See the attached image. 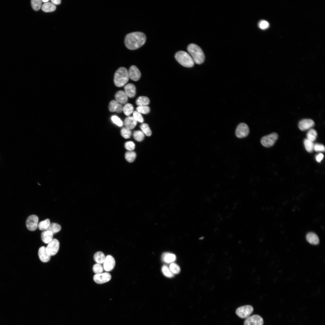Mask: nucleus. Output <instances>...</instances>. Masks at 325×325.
Returning <instances> with one entry per match:
<instances>
[{
  "mask_svg": "<svg viewBox=\"0 0 325 325\" xmlns=\"http://www.w3.org/2000/svg\"><path fill=\"white\" fill-rule=\"evenodd\" d=\"M258 26L261 29H265L269 27V24L267 21L263 20L259 22Z\"/></svg>",
  "mask_w": 325,
  "mask_h": 325,
  "instance_id": "a18cd8bd",
  "label": "nucleus"
},
{
  "mask_svg": "<svg viewBox=\"0 0 325 325\" xmlns=\"http://www.w3.org/2000/svg\"><path fill=\"white\" fill-rule=\"evenodd\" d=\"M104 268L101 264L96 263L93 267V271L96 274H100L103 273Z\"/></svg>",
  "mask_w": 325,
  "mask_h": 325,
  "instance_id": "f704fd0d",
  "label": "nucleus"
},
{
  "mask_svg": "<svg viewBox=\"0 0 325 325\" xmlns=\"http://www.w3.org/2000/svg\"><path fill=\"white\" fill-rule=\"evenodd\" d=\"M53 234L48 230L43 231L41 234V238L42 241L48 244L53 239Z\"/></svg>",
  "mask_w": 325,
  "mask_h": 325,
  "instance_id": "6ab92c4d",
  "label": "nucleus"
},
{
  "mask_svg": "<svg viewBox=\"0 0 325 325\" xmlns=\"http://www.w3.org/2000/svg\"><path fill=\"white\" fill-rule=\"evenodd\" d=\"M51 1V3L54 5H58L61 3V1L60 0H52Z\"/></svg>",
  "mask_w": 325,
  "mask_h": 325,
  "instance_id": "8fccbe9b",
  "label": "nucleus"
},
{
  "mask_svg": "<svg viewBox=\"0 0 325 325\" xmlns=\"http://www.w3.org/2000/svg\"><path fill=\"white\" fill-rule=\"evenodd\" d=\"M128 77L131 80L137 81L140 78L141 73L138 68L135 65L131 66L128 71Z\"/></svg>",
  "mask_w": 325,
  "mask_h": 325,
  "instance_id": "ddd939ff",
  "label": "nucleus"
},
{
  "mask_svg": "<svg viewBox=\"0 0 325 325\" xmlns=\"http://www.w3.org/2000/svg\"><path fill=\"white\" fill-rule=\"evenodd\" d=\"M136 156V154L135 152L132 151L127 152L125 155L126 159L129 162H133L135 160Z\"/></svg>",
  "mask_w": 325,
  "mask_h": 325,
  "instance_id": "c756f323",
  "label": "nucleus"
},
{
  "mask_svg": "<svg viewBox=\"0 0 325 325\" xmlns=\"http://www.w3.org/2000/svg\"><path fill=\"white\" fill-rule=\"evenodd\" d=\"M304 144L305 148L308 152L311 153L313 151L314 146L313 142L305 139L304 141Z\"/></svg>",
  "mask_w": 325,
  "mask_h": 325,
  "instance_id": "c85d7f7f",
  "label": "nucleus"
},
{
  "mask_svg": "<svg viewBox=\"0 0 325 325\" xmlns=\"http://www.w3.org/2000/svg\"><path fill=\"white\" fill-rule=\"evenodd\" d=\"M121 133L122 136L126 139L130 138L132 134L130 130L126 127L122 128L121 130Z\"/></svg>",
  "mask_w": 325,
  "mask_h": 325,
  "instance_id": "e433bc0d",
  "label": "nucleus"
},
{
  "mask_svg": "<svg viewBox=\"0 0 325 325\" xmlns=\"http://www.w3.org/2000/svg\"><path fill=\"white\" fill-rule=\"evenodd\" d=\"M39 218L35 215H29L27 218L26 224L27 228L29 231H33L38 227Z\"/></svg>",
  "mask_w": 325,
  "mask_h": 325,
  "instance_id": "6e6552de",
  "label": "nucleus"
},
{
  "mask_svg": "<svg viewBox=\"0 0 325 325\" xmlns=\"http://www.w3.org/2000/svg\"><path fill=\"white\" fill-rule=\"evenodd\" d=\"M49 219L47 218L40 221L38 223V228L41 231L47 230L50 224Z\"/></svg>",
  "mask_w": 325,
  "mask_h": 325,
  "instance_id": "393cba45",
  "label": "nucleus"
},
{
  "mask_svg": "<svg viewBox=\"0 0 325 325\" xmlns=\"http://www.w3.org/2000/svg\"><path fill=\"white\" fill-rule=\"evenodd\" d=\"M212 220L216 223H219L221 221L222 218L220 215L216 212L212 213L211 215Z\"/></svg>",
  "mask_w": 325,
  "mask_h": 325,
  "instance_id": "58836bf2",
  "label": "nucleus"
},
{
  "mask_svg": "<svg viewBox=\"0 0 325 325\" xmlns=\"http://www.w3.org/2000/svg\"><path fill=\"white\" fill-rule=\"evenodd\" d=\"M133 136L134 139L138 141H141L144 139V133L140 130L136 131L133 133Z\"/></svg>",
  "mask_w": 325,
  "mask_h": 325,
  "instance_id": "7c9ffc66",
  "label": "nucleus"
},
{
  "mask_svg": "<svg viewBox=\"0 0 325 325\" xmlns=\"http://www.w3.org/2000/svg\"><path fill=\"white\" fill-rule=\"evenodd\" d=\"M49 1V0H42V2H46V3L47 2Z\"/></svg>",
  "mask_w": 325,
  "mask_h": 325,
  "instance_id": "3c124183",
  "label": "nucleus"
},
{
  "mask_svg": "<svg viewBox=\"0 0 325 325\" xmlns=\"http://www.w3.org/2000/svg\"><path fill=\"white\" fill-rule=\"evenodd\" d=\"M324 157L322 153H320L317 154L316 157L317 161L320 162L322 160Z\"/></svg>",
  "mask_w": 325,
  "mask_h": 325,
  "instance_id": "09e8293b",
  "label": "nucleus"
},
{
  "mask_svg": "<svg viewBox=\"0 0 325 325\" xmlns=\"http://www.w3.org/2000/svg\"><path fill=\"white\" fill-rule=\"evenodd\" d=\"M111 119L114 123L119 127L122 126L123 124L122 121L119 117L116 116H112L111 117Z\"/></svg>",
  "mask_w": 325,
  "mask_h": 325,
  "instance_id": "79ce46f5",
  "label": "nucleus"
},
{
  "mask_svg": "<svg viewBox=\"0 0 325 325\" xmlns=\"http://www.w3.org/2000/svg\"><path fill=\"white\" fill-rule=\"evenodd\" d=\"M162 271L163 274L169 277H172L174 276L173 273L170 269L166 265H164L162 268Z\"/></svg>",
  "mask_w": 325,
  "mask_h": 325,
  "instance_id": "c9c22d12",
  "label": "nucleus"
},
{
  "mask_svg": "<svg viewBox=\"0 0 325 325\" xmlns=\"http://www.w3.org/2000/svg\"><path fill=\"white\" fill-rule=\"evenodd\" d=\"M116 100L122 104H126L128 101V96L124 91L120 90L118 91L115 95Z\"/></svg>",
  "mask_w": 325,
  "mask_h": 325,
  "instance_id": "f3484780",
  "label": "nucleus"
},
{
  "mask_svg": "<svg viewBox=\"0 0 325 325\" xmlns=\"http://www.w3.org/2000/svg\"><path fill=\"white\" fill-rule=\"evenodd\" d=\"M123 106L121 104L119 103L116 107V111L118 113H121L123 110Z\"/></svg>",
  "mask_w": 325,
  "mask_h": 325,
  "instance_id": "de8ad7c7",
  "label": "nucleus"
},
{
  "mask_svg": "<svg viewBox=\"0 0 325 325\" xmlns=\"http://www.w3.org/2000/svg\"><path fill=\"white\" fill-rule=\"evenodd\" d=\"M111 274L107 272L95 274L93 277V280L95 282L99 284L107 282L111 280Z\"/></svg>",
  "mask_w": 325,
  "mask_h": 325,
  "instance_id": "9b49d317",
  "label": "nucleus"
},
{
  "mask_svg": "<svg viewBox=\"0 0 325 325\" xmlns=\"http://www.w3.org/2000/svg\"><path fill=\"white\" fill-rule=\"evenodd\" d=\"M119 103L116 100H112L110 103L109 109L110 111L114 112L116 111V107Z\"/></svg>",
  "mask_w": 325,
  "mask_h": 325,
  "instance_id": "ea45409f",
  "label": "nucleus"
},
{
  "mask_svg": "<svg viewBox=\"0 0 325 325\" xmlns=\"http://www.w3.org/2000/svg\"><path fill=\"white\" fill-rule=\"evenodd\" d=\"M187 50L194 62L198 64L203 62L205 55L203 51L198 45L193 43L190 44L188 46Z\"/></svg>",
  "mask_w": 325,
  "mask_h": 325,
  "instance_id": "f03ea898",
  "label": "nucleus"
},
{
  "mask_svg": "<svg viewBox=\"0 0 325 325\" xmlns=\"http://www.w3.org/2000/svg\"><path fill=\"white\" fill-rule=\"evenodd\" d=\"M263 323L261 317L258 315H254L246 318L244 325H263Z\"/></svg>",
  "mask_w": 325,
  "mask_h": 325,
  "instance_id": "9d476101",
  "label": "nucleus"
},
{
  "mask_svg": "<svg viewBox=\"0 0 325 325\" xmlns=\"http://www.w3.org/2000/svg\"><path fill=\"white\" fill-rule=\"evenodd\" d=\"M59 246L60 243L58 240L56 239H53L51 241L48 243L46 247V252L51 256L54 255L58 252Z\"/></svg>",
  "mask_w": 325,
  "mask_h": 325,
  "instance_id": "0eeeda50",
  "label": "nucleus"
},
{
  "mask_svg": "<svg viewBox=\"0 0 325 325\" xmlns=\"http://www.w3.org/2000/svg\"><path fill=\"white\" fill-rule=\"evenodd\" d=\"M140 128L142 131L147 136H150L152 134L151 131L148 125L146 123H143L140 126Z\"/></svg>",
  "mask_w": 325,
  "mask_h": 325,
  "instance_id": "2f4dec72",
  "label": "nucleus"
},
{
  "mask_svg": "<svg viewBox=\"0 0 325 325\" xmlns=\"http://www.w3.org/2000/svg\"><path fill=\"white\" fill-rule=\"evenodd\" d=\"M138 112L140 113L147 114L150 111V107L148 106H138L136 108Z\"/></svg>",
  "mask_w": 325,
  "mask_h": 325,
  "instance_id": "72a5a7b5",
  "label": "nucleus"
},
{
  "mask_svg": "<svg viewBox=\"0 0 325 325\" xmlns=\"http://www.w3.org/2000/svg\"><path fill=\"white\" fill-rule=\"evenodd\" d=\"M249 132V128L248 126L245 123H240L237 127L235 134L237 137L242 138L247 136Z\"/></svg>",
  "mask_w": 325,
  "mask_h": 325,
  "instance_id": "1a4fd4ad",
  "label": "nucleus"
},
{
  "mask_svg": "<svg viewBox=\"0 0 325 325\" xmlns=\"http://www.w3.org/2000/svg\"><path fill=\"white\" fill-rule=\"evenodd\" d=\"M307 241L310 244L317 245L319 242V239L317 236L313 232H309L306 235Z\"/></svg>",
  "mask_w": 325,
  "mask_h": 325,
  "instance_id": "412c9836",
  "label": "nucleus"
},
{
  "mask_svg": "<svg viewBox=\"0 0 325 325\" xmlns=\"http://www.w3.org/2000/svg\"><path fill=\"white\" fill-rule=\"evenodd\" d=\"M125 92L128 96L132 98L135 96L136 94V88L135 85L132 83H128L124 87Z\"/></svg>",
  "mask_w": 325,
  "mask_h": 325,
  "instance_id": "a211bd4d",
  "label": "nucleus"
},
{
  "mask_svg": "<svg viewBox=\"0 0 325 325\" xmlns=\"http://www.w3.org/2000/svg\"><path fill=\"white\" fill-rule=\"evenodd\" d=\"M252 307L249 305L243 306L238 308L236 311V314L242 318H246L253 312Z\"/></svg>",
  "mask_w": 325,
  "mask_h": 325,
  "instance_id": "39448f33",
  "label": "nucleus"
},
{
  "mask_svg": "<svg viewBox=\"0 0 325 325\" xmlns=\"http://www.w3.org/2000/svg\"><path fill=\"white\" fill-rule=\"evenodd\" d=\"M175 259L176 256L175 255L168 253L165 257L164 261L167 263H170L175 261Z\"/></svg>",
  "mask_w": 325,
  "mask_h": 325,
  "instance_id": "a19ab883",
  "label": "nucleus"
},
{
  "mask_svg": "<svg viewBox=\"0 0 325 325\" xmlns=\"http://www.w3.org/2000/svg\"><path fill=\"white\" fill-rule=\"evenodd\" d=\"M150 103L149 98L144 96L139 97L136 101V104L138 106H147Z\"/></svg>",
  "mask_w": 325,
  "mask_h": 325,
  "instance_id": "b1692460",
  "label": "nucleus"
},
{
  "mask_svg": "<svg viewBox=\"0 0 325 325\" xmlns=\"http://www.w3.org/2000/svg\"><path fill=\"white\" fill-rule=\"evenodd\" d=\"M314 150L316 152H324L325 147L323 144L316 143L314 144Z\"/></svg>",
  "mask_w": 325,
  "mask_h": 325,
  "instance_id": "c03bdc74",
  "label": "nucleus"
},
{
  "mask_svg": "<svg viewBox=\"0 0 325 325\" xmlns=\"http://www.w3.org/2000/svg\"><path fill=\"white\" fill-rule=\"evenodd\" d=\"M133 117L137 121L140 122H144V119L140 113L137 111H134L133 113Z\"/></svg>",
  "mask_w": 325,
  "mask_h": 325,
  "instance_id": "37998d69",
  "label": "nucleus"
},
{
  "mask_svg": "<svg viewBox=\"0 0 325 325\" xmlns=\"http://www.w3.org/2000/svg\"><path fill=\"white\" fill-rule=\"evenodd\" d=\"M175 57L177 61L182 66L191 67L194 65V62L189 54L184 51H179L175 54Z\"/></svg>",
  "mask_w": 325,
  "mask_h": 325,
  "instance_id": "20e7f679",
  "label": "nucleus"
},
{
  "mask_svg": "<svg viewBox=\"0 0 325 325\" xmlns=\"http://www.w3.org/2000/svg\"><path fill=\"white\" fill-rule=\"evenodd\" d=\"M38 254L40 260L43 262H47L50 260L51 256L47 252L45 246H42L39 248Z\"/></svg>",
  "mask_w": 325,
  "mask_h": 325,
  "instance_id": "dca6fc26",
  "label": "nucleus"
},
{
  "mask_svg": "<svg viewBox=\"0 0 325 325\" xmlns=\"http://www.w3.org/2000/svg\"><path fill=\"white\" fill-rule=\"evenodd\" d=\"M105 258L104 254L101 251L97 252L94 255V259L97 263L103 264Z\"/></svg>",
  "mask_w": 325,
  "mask_h": 325,
  "instance_id": "4be33fe9",
  "label": "nucleus"
},
{
  "mask_svg": "<svg viewBox=\"0 0 325 325\" xmlns=\"http://www.w3.org/2000/svg\"><path fill=\"white\" fill-rule=\"evenodd\" d=\"M169 269L174 274H178L180 271V267L175 263H172L170 264Z\"/></svg>",
  "mask_w": 325,
  "mask_h": 325,
  "instance_id": "4c0bfd02",
  "label": "nucleus"
},
{
  "mask_svg": "<svg viewBox=\"0 0 325 325\" xmlns=\"http://www.w3.org/2000/svg\"><path fill=\"white\" fill-rule=\"evenodd\" d=\"M42 1L41 0H32L31 4L32 8L36 11L39 10L42 6Z\"/></svg>",
  "mask_w": 325,
  "mask_h": 325,
  "instance_id": "473e14b6",
  "label": "nucleus"
},
{
  "mask_svg": "<svg viewBox=\"0 0 325 325\" xmlns=\"http://www.w3.org/2000/svg\"><path fill=\"white\" fill-rule=\"evenodd\" d=\"M133 109L134 107L130 103H127L123 107V111L125 115L128 116L132 113Z\"/></svg>",
  "mask_w": 325,
  "mask_h": 325,
  "instance_id": "cd10ccee",
  "label": "nucleus"
},
{
  "mask_svg": "<svg viewBox=\"0 0 325 325\" xmlns=\"http://www.w3.org/2000/svg\"><path fill=\"white\" fill-rule=\"evenodd\" d=\"M145 34L141 32H135L128 33L126 36L125 43L126 47L131 50L136 49L143 45L146 41Z\"/></svg>",
  "mask_w": 325,
  "mask_h": 325,
  "instance_id": "f257e3e1",
  "label": "nucleus"
},
{
  "mask_svg": "<svg viewBox=\"0 0 325 325\" xmlns=\"http://www.w3.org/2000/svg\"><path fill=\"white\" fill-rule=\"evenodd\" d=\"M135 144L132 141H129L126 142L125 144V148L129 151H132L135 148Z\"/></svg>",
  "mask_w": 325,
  "mask_h": 325,
  "instance_id": "49530a36",
  "label": "nucleus"
},
{
  "mask_svg": "<svg viewBox=\"0 0 325 325\" xmlns=\"http://www.w3.org/2000/svg\"><path fill=\"white\" fill-rule=\"evenodd\" d=\"M218 272L221 276L223 278L228 279L231 276V268L229 266L221 265L219 267Z\"/></svg>",
  "mask_w": 325,
  "mask_h": 325,
  "instance_id": "2eb2a0df",
  "label": "nucleus"
},
{
  "mask_svg": "<svg viewBox=\"0 0 325 325\" xmlns=\"http://www.w3.org/2000/svg\"><path fill=\"white\" fill-rule=\"evenodd\" d=\"M56 7L51 2H47L43 4L42 6V10L46 12H52L55 11Z\"/></svg>",
  "mask_w": 325,
  "mask_h": 325,
  "instance_id": "5701e85b",
  "label": "nucleus"
},
{
  "mask_svg": "<svg viewBox=\"0 0 325 325\" xmlns=\"http://www.w3.org/2000/svg\"><path fill=\"white\" fill-rule=\"evenodd\" d=\"M129 78L127 69L124 67H120L115 73L114 80L115 84L118 87H122L127 82Z\"/></svg>",
  "mask_w": 325,
  "mask_h": 325,
  "instance_id": "7ed1b4c3",
  "label": "nucleus"
},
{
  "mask_svg": "<svg viewBox=\"0 0 325 325\" xmlns=\"http://www.w3.org/2000/svg\"><path fill=\"white\" fill-rule=\"evenodd\" d=\"M278 137L277 134L273 133L263 137L261 140V143L265 147H271L274 144Z\"/></svg>",
  "mask_w": 325,
  "mask_h": 325,
  "instance_id": "423d86ee",
  "label": "nucleus"
},
{
  "mask_svg": "<svg viewBox=\"0 0 325 325\" xmlns=\"http://www.w3.org/2000/svg\"><path fill=\"white\" fill-rule=\"evenodd\" d=\"M314 122L310 119H304L301 121L299 124V127L302 131H305L310 128L314 126Z\"/></svg>",
  "mask_w": 325,
  "mask_h": 325,
  "instance_id": "4468645a",
  "label": "nucleus"
},
{
  "mask_svg": "<svg viewBox=\"0 0 325 325\" xmlns=\"http://www.w3.org/2000/svg\"><path fill=\"white\" fill-rule=\"evenodd\" d=\"M137 121L133 116H128L125 119L124 124L125 127L131 130L134 128L136 126Z\"/></svg>",
  "mask_w": 325,
  "mask_h": 325,
  "instance_id": "aec40b11",
  "label": "nucleus"
},
{
  "mask_svg": "<svg viewBox=\"0 0 325 325\" xmlns=\"http://www.w3.org/2000/svg\"><path fill=\"white\" fill-rule=\"evenodd\" d=\"M317 136V132L313 129L309 130L307 134V139L312 142L315 140Z\"/></svg>",
  "mask_w": 325,
  "mask_h": 325,
  "instance_id": "bb28decb",
  "label": "nucleus"
},
{
  "mask_svg": "<svg viewBox=\"0 0 325 325\" xmlns=\"http://www.w3.org/2000/svg\"><path fill=\"white\" fill-rule=\"evenodd\" d=\"M61 229L60 225L55 223H50L47 230L51 232L53 234L59 232Z\"/></svg>",
  "mask_w": 325,
  "mask_h": 325,
  "instance_id": "a878e982",
  "label": "nucleus"
},
{
  "mask_svg": "<svg viewBox=\"0 0 325 325\" xmlns=\"http://www.w3.org/2000/svg\"><path fill=\"white\" fill-rule=\"evenodd\" d=\"M115 265V259L112 255H108L105 257L103 265L105 271L108 272L112 271L114 268Z\"/></svg>",
  "mask_w": 325,
  "mask_h": 325,
  "instance_id": "f8f14e48",
  "label": "nucleus"
}]
</instances>
